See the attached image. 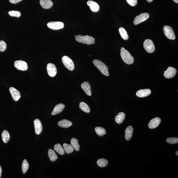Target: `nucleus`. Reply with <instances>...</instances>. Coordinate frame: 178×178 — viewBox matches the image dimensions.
Returning <instances> with one entry per match:
<instances>
[{
	"instance_id": "nucleus-25",
	"label": "nucleus",
	"mask_w": 178,
	"mask_h": 178,
	"mask_svg": "<svg viewBox=\"0 0 178 178\" xmlns=\"http://www.w3.org/2000/svg\"><path fill=\"white\" fill-rule=\"evenodd\" d=\"M79 107L82 111L86 112V113H89L90 111H91V110H90L89 106L86 103L84 102H81L80 103Z\"/></svg>"
},
{
	"instance_id": "nucleus-37",
	"label": "nucleus",
	"mask_w": 178,
	"mask_h": 178,
	"mask_svg": "<svg viewBox=\"0 0 178 178\" xmlns=\"http://www.w3.org/2000/svg\"><path fill=\"white\" fill-rule=\"evenodd\" d=\"M22 1V0H9V1L11 3L16 4L19 3V2H21Z\"/></svg>"
},
{
	"instance_id": "nucleus-9",
	"label": "nucleus",
	"mask_w": 178,
	"mask_h": 178,
	"mask_svg": "<svg viewBox=\"0 0 178 178\" xmlns=\"http://www.w3.org/2000/svg\"><path fill=\"white\" fill-rule=\"evenodd\" d=\"M47 69L48 75L51 77H54L57 75V68L53 64L49 63L47 65Z\"/></svg>"
},
{
	"instance_id": "nucleus-30",
	"label": "nucleus",
	"mask_w": 178,
	"mask_h": 178,
	"mask_svg": "<svg viewBox=\"0 0 178 178\" xmlns=\"http://www.w3.org/2000/svg\"><path fill=\"white\" fill-rule=\"evenodd\" d=\"M119 32L120 33L121 37L123 39L125 40H127L129 38V36L128 35L127 31L125 28H119Z\"/></svg>"
},
{
	"instance_id": "nucleus-35",
	"label": "nucleus",
	"mask_w": 178,
	"mask_h": 178,
	"mask_svg": "<svg viewBox=\"0 0 178 178\" xmlns=\"http://www.w3.org/2000/svg\"><path fill=\"white\" fill-rule=\"evenodd\" d=\"M7 45L6 43L3 41H0V51L3 52L6 50Z\"/></svg>"
},
{
	"instance_id": "nucleus-7",
	"label": "nucleus",
	"mask_w": 178,
	"mask_h": 178,
	"mask_svg": "<svg viewBox=\"0 0 178 178\" xmlns=\"http://www.w3.org/2000/svg\"><path fill=\"white\" fill-rule=\"evenodd\" d=\"M150 17L149 14L147 13H144L141 14L135 18L134 21V24L136 25L141 23L147 20Z\"/></svg>"
},
{
	"instance_id": "nucleus-40",
	"label": "nucleus",
	"mask_w": 178,
	"mask_h": 178,
	"mask_svg": "<svg viewBox=\"0 0 178 178\" xmlns=\"http://www.w3.org/2000/svg\"><path fill=\"white\" fill-rule=\"evenodd\" d=\"M153 1V0H146V1L148 2V3H151V2H152Z\"/></svg>"
},
{
	"instance_id": "nucleus-36",
	"label": "nucleus",
	"mask_w": 178,
	"mask_h": 178,
	"mask_svg": "<svg viewBox=\"0 0 178 178\" xmlns=\"http://www.w3.org/2000/svg\"><path fill=\"white\" fill-rule=\"evenodd\" d=\"M129 5L132 7H134L137 5V0H126Z\"/></svg>"
},
{
	"instance_id": "nucleus-2",
	"label": "nucleus",
	"mask_w": 178,
	"mask_h": 178,
	"mask_svg": "<svg viewBox=\"0 0 178 178\" xmlns=\"http://www.w3.org/2000/svg\"><path fill=\"white\" fill-rule=\"evenodd\" d=\"M75 37L76 41L83 44L90 45L94 44L95 42L94 38L91 36L87 35L83 36L81 35H75Z\"/></svg>"
},
{
	"instance_id": "nucleus-8",
	"label": "nucleus",
	"mask_w": 178,
	"mask_h": 178,
	"mask_svg": "<svg viewBox=\"0 0 178 178\" xmlns=\"http://www.w3.org/2000/svg\"><path fill=\"white\" fill-rule=\"evenodd\" d=\"M47 26L52 30H57L64 28V24L60 22H51L47 24Z\"/></svg>"
},
{
	"instance_id": "nucleus-18",
	"label": "nucleus",
	"mask_w": 178,
	"mask_h": 178,
	"mask_svg": "<svg viewBox=\"0 0 178 178\" xmlns=\"http://www.w3.org/2000/svg\"><path fill=\"white\" fill-rule=\"evenodd\" d=\"M65 107L64 105L62 103L56 105L51 112L52 115H55L56 114L60 113L64 109Z\"/></svg>"
},
{
	"instance_id": "nucleus-19",
	"label": "nucleus",
	"mask_w": 178,
	"mask_h": 178,
	"mask_svg": "<svg viewBox=\"0 0 178 178\" xmlns=\"http://www.w3.org/2000/svg\"><path fill=\"white\" fill-rule=\"evenodd\" d=\"M40 3L42 7L45 9L50 8L53 5L51 0H40Z\"/></svg>"
},
{
	"instance_id": "nucleus-27",
	"label": "nucleus",
	"mask_w": 178,
	"mask_h": 178,
	"mask_svg": "<svg viewBox=\"0 0 178 178\" xmlns=\"http://www.w3.org/2000/svg\"><path fill=\"white\" fill-rule=\"evenodd\" d=\"M2 138L4 143H7L10 139V134L6 130H4L2 133Z\"/></svg>"
},
{
	"instance_id": "nucleus-17",
	"label": "nucleus",
	"mask_w": 178,
	"mask_h": 178,
	"mask_svg": "<svg viewBox=\"0 0 178 178\" xmlns=\"http://www.w3.org/2000/svg\"><path fill=\"white\" fill-rule=\"evenodd\" d=\"M81 87L87 95L91 96V85L89 82H83L81 85Z\"/></svg>"
},
{
	"instance_id": "nucleus-10",
	"label": "nucleus",
	"mask_w": 178,
	"mask_h": 178,
	"mask_svg": "<svg viewBox=\"0 0 178 178\" xmlns=\"http://www.w3.org/2000/svg\"><path fill=\"white\" fill-rule=\"evenodd\" d=\"M177 73L176 69L173 67H169L164 72V76L166 79L172 78L174 77Z\"/></svg>"
},
{
	"instance_id": "nucleus-32",
	"label": "nucleus",
	"mask_w": 178,
	"mask_h": 178,
	"mask_svg": "<svg viewBox=\"0 0 178 178\" xmlns=\"http://www.w3.org/2000/svg\"><path fill=\"white\" fill-rule=\"evenodd\" d=\"M29 165L26 159L24 160L22 164V170L24 174L26 173L29 168Z\"/></svg>"
},
{
	"instance_id": "nucleus-21",
	"label": "nucleus",
	"mask_w": 178,
	"mask_h": 178,
	"mask_svg": "<svg viewBox=\"0 0 178 178\" xmlns=\"http://www.w3.org/2000/svg\"><path fill=\"white\" fill-rule=\"evenodd\" d=\"M133 129L131 126H129L126 129L125 131V138L127 141H129L132 138Z\"/></svg>"
},
{
	"instance_id": "nucleus-31",
	"label": "nucleus",
	"mask_w": 178,
	"mask_h": 178,
	"mask_svg": "<svg viewBox=\"0 0 178 178\" xmlns=\"http://www.w3.org/2000/svg\"><path fill=\"white\" fill-rule=\"evenodd\" d=\"M97 163L100 167H104L108 165V161L107 159H100L98 160Z\"/></svg>"
},
{
	"instance_id": "nucleus-15",
	"label": "nucleus",
	"mask_w": 178,
	"mask_h": 178,
	"mask_svg": "<svg viewBox=\"0 0 178 178\" xmlns=\"http://www.w3.org/2000/svg\"><path fill=\"white\" fill-rule=\"evenodd\" d=\"M87 4L89 7L90 9L92 12H97L99 10V6L95 2L89 1L87 2Z\"/></svg>"
},
{
	"instance_id": "nucleus-4",
	"label": "nucleus",
	"mask_w": 178,
	"mask_h": 178,
	"mask_svg": "<svg viewBox=\"0 0 178 178\" xmlns=\"http://www.w3.org/2000/svg\"><path fill=\"white\" fill-rule=\"evenodd\" d=\"M63 64L69 70L72 71L75 68V65L72 60L67 56H64L62 58Z\"/></svg>"
},
{
	"instance_id": "nucleus-22",
	"label": "nucleus",
	"mask_w": 178,
	"mask_h": 178,
	"mask_svg": "<svg viewBox=\"0 0 178 178\" xmlns=\"http://www.w3.org/2000/svg\"><path fill=\"white\" fill-rule=\"evenodd\" d=\"M125 117V114L123 112H120L116 116L115 121L116 123L118 124H120L124 120Z\"/></svg>"
},
{
	"instance_id": "nucleus-26",
	"label": "nucleus",
	"mask_w": 178,
	"mask_h": 178,
	"mask_svg": "<svg viewBox=\"0 0 178 178\" xmlns=\"http://www.w3.org/2000/svg\"><path fill=\"white\" fill-rule=\"evenodd\" d=\"M54 149L58 154L61 155H64L65 154L64 149L60 144H56L54 146Z\"/></svg>"
},
{
	"instance_id": "nucleus-28",
	"label": "nucleus",
	"mask_w": 178,
	"mask_h": 178,
	"mask_svg": "<svg viewBox=\"0 0 178 178\" xmlns=\"http://www.w3.org/2000/svg\"><path fill=\"white\" fill-rule=\"evenodd\" d=\"M63 145L64 150L67 154H70L74 152V148L70 144L68 145L66 143H64Z\"/></svg>"
},
{
	"instance_id": "nucleus-41",
	"label": "nucleus",
	"mask_w": 178,
	"mask_h": 178,
	"mask_svg": "<svg viewBox=\"0 0 178 178\" xmlns=\"http://www.w3.org/2000/svg\"><path fill=\"white\" fill-rule=\"evenodd\" d=\"M176 155H177V156H178V151H177L176 152Z\"/></svg>"
},
{
	"instance_id": "nucleus-6",
	"label": "nucleus",
	"mask_w": 178,
	"mask_h": 178,
	"mask_svg": "<svg viewBox=\"0 0 178 178\" xmlns=\"http://www.w3.org/2000/svg\"><path fill=\"white\" fill-rule=\"evenodd\" d=\"M163 31L164 35L168 39L174 40L175 38V36L173 28L170 26H165L163 27Z\"/></svg>"
},
{
	"instance_id": "nucleus-16",
	"label": "nucleus",
	"mask_w": 178,
	"mask_h": 178,
	"mask_svg": "<svg viewBox=\"0 0 178 178\" xmlns=\"http://www.w3.org/2000/svg\"><path fill=\"white\" fill-rule=\"evenodd\" d=\"M34 125L35 133L39 135L41 133L42 131V125L41 122L39 119H37L34 121Z\"/></svg>"
},
{
	"instance_id": "nucleus-11",
	"label": "nucleus",
	"mask_w": 178,
	"mask_h": 178,
	"mask_svg": "<svg viewBox=\"0 0 178 178\" xmlns=\"http://www.w3.org/2000/svg\"><path fill=\"white\" fill-rule=\"evenodd\" d=\"M14 66L21 71H26L28 69V65L26 62L22 60H17L14 62Z\"/></svg>"
},
{
	"instance_id": "nucleus-1",
	"label": "nucleus",
	"mask_w": 178,
	"mask_h": 178,
	"mask_svg": "<svg viewBox=\"0 0 178 178\" xmlns=\"http://www.w3.org/2000/svg\"><path fill=\"white\" fill-rule=\"evenodd\" d=\"M120 55L122 59L125 64L130 65L134 62V58L129 52L122 47L120 49Z\"/></svg>"
},
{
	"instance_id": "nucleus-13",
	"label": "nucleus",
	"mask_w": 178,
	"mask_h": 178,
	"mask_svg": "<svg viewBox=\"0 0 178 178\" xmlns=\"http://www.w3.org/2000/svg\"><path fill=\"white\" fill-rule=\"evenodd\" d=\"M151 93V91L149 89H142L139 90L136 93V95L138 97L143 98L146 97Z\"/></svg>"
},
{
	"instance_id": "nucleus-23",
	"label": "nucleus",
	"mask_w": 178,
	"mask_h": 178,
	"mask_svg": "<svg viewBox=\"0 0 178 178\" xmlns=\"http://www.w3.org/2000/svg\"><path fill=\"white\" fill-rule=\"evenodd\" d=\"M48 157L51 161L55 162L58 158V157L55 152L52 149H49L48 150Z\"/></svg>"
},
{
	"instance_id": "nucleus-39",
	"label": "nucleus",
	"mask_w": 178,
	"mask_h": 178,
	"mask_svg": "<svg viewBox=\"0 0 178 178\" xmlns=\"http://www.w3.org/2000/svg\"><path fill=\"white\" fill-rule=\"evenodd\" d=\"M173 1L176 3H178V0H173Z\"/></svg>"
},
{
	"instance_id": "nucleus-20",
	"label": "nucleus",
	"mask_w": 178,
	"mask_h": 178,
	"mask_svg": "<svg viewBox=\"0 0 178 178\" xmlns=\"http://www.w3.org/2000/svg\"><path fill=\"white\" fill-rule=\"evenodd\" d=\"M58 125L60 127L64 128H67L70 127L72 125V123L70 121L67 119H63L58 122Z\"/></svg>"
},
{
	"instance_id": "nucleus-3",
	"label": "nucleus",
	"mask_w": 178,
	"mask_h": 178,
	"mask_svg": "<svg viewBox=\"0 0 178 178\" xmlns=\"http://www.w3.org/2000/svg\"><path fill=\"white\" fill-rule=\"evenodd\" d=\"M93 63L94 66L97 68L103 75L106 76H109L108 67L104 63L98 60H93Z\"/></svg>"
},
{
	"instance_id": "nucleus-24",
	"label": "nucleus",
	"mask_w": 178,
	"mask_h": 178,
	"mask_svg": "<svg viewBox=\"0 0 178 178\" xmlns=\"http://www.w3.org/2000/svg\"><path fill=\"white\" fill-rule=\"evenodd\" d=\"M71 145L76 151H79L80 149V146L79 144L78 139L76 138H72L71 140Z\"/></svg>"
},
{
	"instance_id": "nucleus-33",
	"label": "nucleus",
	"mask_w": 178,
	"mask_h": 178,
	"mask_svg": "<svg viewBox=\"0 0 178 178\" xmlns=\"http://www.w3.org/2000/svg\"><path fill=\"white\" fill-rule=\"evenodd\" d=\"M166 142L171 144H175L178 143V139L175 137L169 138L166 139Z\"/></svg>"
},
{
	"instance_id": "nucleus-12",
	"label": "nucleus",
	"mask_w": 178,
	"mask_h": 178,
	"mask_svg": "<svg viewBox=\"0 0 178 178\" xmlns=\"http://www.w3.org/2000/svg\"><path fill=\"white\" fill-rule=\"evenodd\" d=\"M161 122V119L158 117L153 118L149 123L148 127L150 129H154L158 127Z\"/></svg>"
},
{
	"instance_id": "nucleus-5",
	"label": "nucleus",
	"mask_w": 178,
	"mask_h": 178,
	"mask_svg": "<svg viewBox=\"0 0 178 178\" xmlns=\"http://www.w3.org/2000/svg\"><path fill=\"white\" fill-rule=\"evenodd\" d=\"M143 46L144 49L148 53H152L154 52L155 47L152 40L149 39L146 40L143 43Z\"/></svg>"
},
{
	"instance_id": "nucleus-29",
	"label": "nucleus",
	"mask_w": 178,
	"mask_h": 178,
	"mask_svg": "<svg viewBox=\"0 0 178 178\" xmlns=\"http://www.w3.org/2000/svg\"><path fill=\"white\" fill-rule=\"evenodd\" d=\"M95 130L99 136L102 137L106 133L105 129L102 127H97L95 129Z\"/></svg>"
},
{
	"instance_id": "nucleus-34",
	"label": "nucleus",
	"mask_w": 178,
	"mask_h": 178,
	"mask_svg": "<svg viewBox=\"0 0 178 178\" xmlns=\"http://www.w3.org/2000/svg\"><path fill=\"white\" fill-rule=\"evenodd\" d=\"M9 14L12 17H19L21 16V13L17 11H11L8 12Z\"/></svg>"
},
{
	"instance_id": "nucleus-14",
	"label": "nucleus",
	"mask_w": 178,
	"mask_h": 178,
	"mask_svg": "<svg viewBox=\"0 0 178 178\" xmlns=\"http://www.w3.org/2000/svg\"><path fill=\"white\" fill-rule=\"evenodd\" d=\"M9 91L13 99L16 101H18L21 97V94L19 91L13 87H11Z\"/></svg>"
},
{
	"instance_id": "nucleus-38",
	"label": "nucleus",
	"mask_w": 178,
	"mask_h": 178,
	"mask_svg": "<svg viewBox=\"0 0 178 178\" xmlns=\"http://www.w3.org/2000/svg\"><path fill=\"white\" fill-rule=\"evenodd\" d=\"M2 173V169L1 165H0V178L1 177Z\"/></svg>"
}]
</instances>
